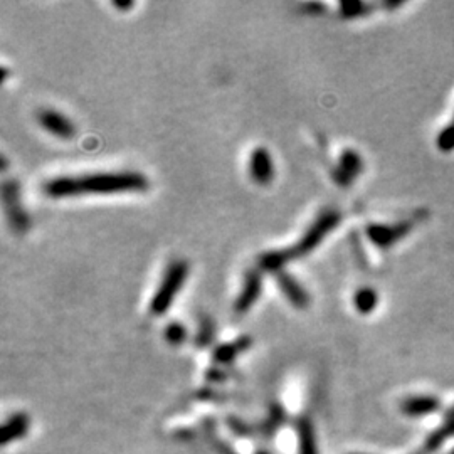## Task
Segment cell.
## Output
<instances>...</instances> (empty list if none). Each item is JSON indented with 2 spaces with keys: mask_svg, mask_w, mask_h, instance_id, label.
I'll return each mask as SVG.
<instances>
[{
  "mask_svg": "<svg viewBox=\"0 0 454 454\" xmlns=\"http://www.w3.org/2000/svg\"><path fill=\"white\" fill-rule=\"evenodd\" d=\"M150 182L142 172H94L76 177H56L43 185V192L51 199H69L81 196H117V193L145 192Z\"/></svg>",
  "mask_w": 454,
  "mask_h": 454,
  "instance_id": "cell-1",
  "label": "cell"
},
{
  "mask_svg": "<svg viewBox=\"0 0 454 454\" xmlns=\"http://www.w3.org/2000/svg\"><path fill=\"white\" fill-rule=\"evenodd\" d=\"M340 221H342V216L338 210L325 209L323 212L318 214L315 221L312 222V226L305 230L303 236H301L291 247L268 251V253H263L259 256L258 259L259 270L272 271L274 274L276 272L283 271V268L286 266L288 263L303 258V256L315 251L316 247L325 241V237H327L338 224H340Z\"/></svg>",
  "mask_w": 454,
  "mask_h": 454,
  "instance_id": "cell-2",
  "label": "cell"
},
{
  "mask_svg": "<svg viewBox=\"0 0 454 454\" xmlns=\"http://www.w3.org/2000/svg\"><path fill=\"white\" fill-rule=\"evenodd\" d=\"M189 276V264L184 259H173L165 268L162 279L154 293V298L150 301V313L154 316H162L168 312L172 303L175 301L185 279Z\"/></svg>",
  "mask_w": 454,
  "mask_h": 454,
  "instance_id": "cell-3",
  "label": "cell"
},
{
  "mask_svg": "<svg viewBox=\"0 0 454 454\" xmlns=\"http://www.w3.org/2000/svg\"><path fill=\"white\" fill-rule=\"evenodd\" d=\"M2 200L12 230L26 233L31 226V217L20 202V185L17 180H6L2 185Z\"/></svg>",
  "mask_w": 454,
  "mask_h": 454,
  "instance_id": "cell-4",
  "label": "cell"
},
{
  "mask_svg": "<svg viewBox=\"0 0 454 454\" xmlns=\"http://www.w3.org/2000/svg\"><path fill=\"white\" fill-rule=\"evenodd\" d=\"M261 293H263L261 271L251 268V270L246 271L244 278H242V286L237 293L236 301H234V312H236L237 315H244V313L249 312V309L258 303Z\"/></svg>",
  "mask_w": 454,
  "mask_h": 454,
  "instance_id": "cell-5",
  "label": "cell"
},
{
  "mask_svg": "<svg viewBox=\"0 0 454 454\" xmlns=\"http://www.w3.org/2000/svg\"><path fill=\"white\" fill-rule=\"evenodd\" d=\"M37 123L41 128H44L49 135L56 136L61 140H69L76 135V126L71 122V118L66 117L61 111L52 108H43L37 111Z\"/></svg>",
  "mask_w": 454,
  "mask_h": 454,
  "instance_id": "cell-6",
  "label": "cell"
},
{
  "mask_svg": "<svg viewBox=\"0 0 454 454\" xmlns=\"http://www.w3.org/2000/svg\"><path fill=\"white\" fill-rule=\"evenodd\" d=\"M247 172H249L251 180L254 184L266 187L274 179V162L270 150L264 147H256L249 155V163H247Z\"/></svg>",
  "mask_w": 454,
  "mask_h": 454,
  "instance_id": "cell-7",
  "label": "cell"
},
{
  "mask_svg": "<svg viewBox=\"0 0 454 454\" xmlns=\"http://www.w3.org/2000/svg\"><path fill=\"white\" fill-rule=\"evenodd\" d=\"M412 229L411 222H397V224H369L367 236L375 246L389 247L404 237Z\"/></svg>",
  "mask_w": 454,
  "mask_h": 454,
  "instance_id": "cell-8",
  "label": "cell"
},
{
  "mask_svg": "<svg viewBox=\"0 0 454 454\" xmlns=\"http://www.w3.org/2000/svg\"><path fill=\"white\" fill-rule=\"evenodd\" d=\"M276 284H278L279 291L283 293L284 298L288 300V303L293 305L295 308H307L309 305V295L305 290V286L301 284L295 276H291L290 272L279 271L274 274Z\"/></svg>",
  "mask_w": 454,
  "mask_h": 454,
  "instance_id": "cell-9",
  "label": "cell"
},
{
  "mask_svg": "<svg viewBox=\"0 0 454 454\" xmlns=\"http://www.w3.org/2000/svg\"><path fill=\"white\" fill-rule=\"evenodd\" d=\"M362 168H363V162L360 154L352 150V148H346V150L342 152L337 167L333 168L332 172V177L337 184L349 185L357 179L358 173L362 172Z\"/></svg>",
  "mask_w": 454,
  "mask_h": 454,
  "instance_id": "cell-10",
  "label": "cell"
},
{
  "mask_svg": "<svg viewBox=\"0 0 454 454\" xmlns=\"http://www.w3.org/2000/svg\"><path fill=\"white\" fill-rule=\"evenodd\" d=\"M439 400L436 397H429V395H416V397H409L402 402V412H406L407 416H424L432 414L439 409Z\"/></svg>",
  "mask_w": 454,
  "mask_h": 454,
  "instance_id": "cell-11",
  "label": "cell"
},
{
  "mask_svg": "<svg viewBox=\"0 0 454 454\" xmlns=\"http://www.w3.org/2000/svg\"><path fill=\"white\" fill-rule=\"evenodd\" d=\"M29 429V416L26 414H15L10 416V419L7 420L6 426L2 429V444L7 446L10 441H17L19 437H22Z\"/></svg>",
  "mask_w": 454,
  "mask_h": 454,
  "instance_id": "cell-12",
  "label": "cell"
},
{
  "mask_svg": "<svg viewBox=\"0 0 454 454\" xmlns=\"http://www.w3.org/2000/svg\"><path fill=\"white\" fill-rule=\"evenodd\" d=\"M377 305H379V295L377 291L372 290V288L363 286L360 290L355 291L353 307L357 308V312L360 313V315H370Z\"/></svg>",
  "mask_w": 454,
  "mask_h": 454,
  "instance_id": "cell-13",
  "label": "cell"
},
{
  "mask_svg": "<svg viewBox=\"0 0 454 454\" xmlns=\"http://www.w3.org/2000/svg\"><path fill=\"white\" fill-rule=\"evenodd\" d=\"M251 344L249 338H241V340L237 342H233V344H224L221 345L219 349L216 350V353H214V358H216L217 362L221 363H227V362H233L234 358L237 357L239 353L244 352V349L247 345Z\"/></svg>",
  "mask_w": 454,
  "mask_h": 454,
  "instance_id": "cell-14",
  "label": "cell"
},
{
  "mask_svg": "<svg viewBox=\"0 0 454 454\" xmlns=\"http://www.w3.org/2000/svg\"><path fill=\"white\" fill-rule=\"evenodd\" d=\"M374 9L372 3L365 2H342L340 3V15L344 19H355L362 15H369V12Z\"/></svg>",
  "mask_w": 454,
  "mask_h": 454,
  "instance_id": "cell-15",
  "label": "cell"
},
{
  "mask_svg": "<svg viewBox=\"0 0 454 454\" xmlns=\"http://www.w3.org/2000/svg\"><path fill=\"white\" fill-rule=\"evenodd\" d=\"M454 436V420H448L443 427H439L432 436H429L426 441V451H436L448 437Z\"/></svg>",
  "mask_w": 454,
  "mask_h": 454,
  "instance_id": "cell-16",
  "label": "cell"
},
{
  "mask_svg": "<svg viewBox=\"0 0 454 454\" xmlns=\"http://www.w3.org/2000/svg\"><path fill=\"white\" fill-rule=\"evenodd\" d=\"M187 338V328L180 323V321H172L167 328H165V340L170 345H180Z\"/></svg>",
  "mask_w": 454,
  "mask_h": 454,
  "instance_id": "cell-17",
  "label": "cell"
},
{
  "mask_svg": "<svg viewBox=\"0 0 454 454\" xmlns=\"http://www.w3.org/2000/svg\"><path fill=\"white\" fill-rule=\"evenodd\" d=\"M300 443H301V454H318L315 436H313V429L308 424H303L300 429Z\"/></svg>",
  "mask_w": 454,
  "mask_h": 454,
  "instance_id": "cell-18",
  "label": "cell"
},
{
  "mask_svg": "<svg viewBox=\"0 0 454 454\" xmlns=\"http://www.w3.org/2000/svg\"><path fill=\"white\" fill-rule=\"evenodd\" d=\"M436 143L437 148H439L441 152H444V154H449V152L454 150V123L439 131Z\"/></svg>",
  "mask_w": 454,
  "mask_h": 454,
  "instance_id": "cell-19",
  "label": "cell"
},
{
  "mask_svg": "<svg viewBox=\"0 0 454 454\" xmlns=\"http://www.w3.org/2000/svg\"><path fill=\"white\" fill-rule=\"evenodd\" d=\"M212 335H214V323L209 320V318H204V320L200 321L199 332H197V344L207 345Z\"/></svg>",
  "mask_w": 454,
  "mask_h": 454,
  "instance_id": "cell-20",
  "label": "cell"
},
{
  "mask_svg": "<svg viewBox=\"0 0 454 454\" xmlns=\"http://www.w3.org/2000/svg\"><path fill=\"white\" fill-rule=\"evenodd\" d=\"M113 6L119 10H128V9H131V7H133V2H113Z\"/></svg>",
  "mask_w": 454,
  "mask_h": 454,
  "instance_id": "cell-21",
  "label": "cell"
},
{
  "mask_svg": "<svg viewBox=\"0 0 454 454\" xmlns=\"http://www.w3.org/2000/svg\"><path fill=\"white\" fill-rule=\"evenodd\" d=\"M448 420H454V407L448 412Z\"/></svg>",
  "mask_w": 454,
  "mask_h": 454,
  "instance_id": "cell-22",
  "label": "cell"
},
{
  "mask_svg": "<svg viewBox=\"0 0 454 454\" xmlns=\"http://www.w3.org/2000/svg\"><path fill=\"white\" fill-rule=\"evenodd\" d=\"M451 454H454V451H453V453H451Z\"/></svg>",
  "mask_w": 454,
  "mask_h": 454,
  "instance_id": "cell-23",
  "label": "cell"
}]
</instances>
